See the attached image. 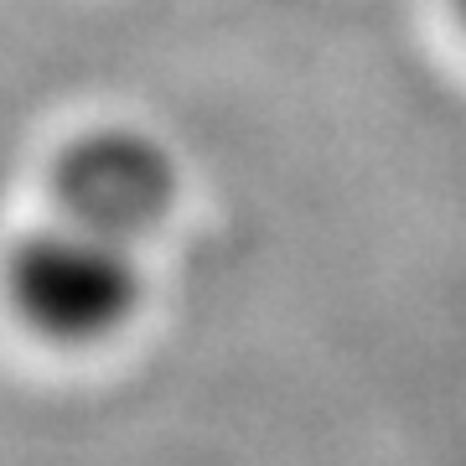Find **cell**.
I'll list each match as a JSON object with an SVG mask.
<instances>
[{"instance_id":"obj_1","label":"cell","mask_w":466,"mask_h":466,"mask_svg":"<svg viewBox=\"0 0 466 466\" xmlns=\"http://www.w3.org/2000/svg\"><path fill=\"white\" fill-rule=\"evenodd\" d=\"M5 300L36 337L57 348H99L140 317L146 269L130 244L57 218L11 244Z\"/></svg>"},{"instance_id":"obj_2","label":"cell","mask_w":466,"mask_h":466,"mask_svg":"<svg viewBox=\"0 0 466 466\" xmlns=\"http://www.w3.org/2000/svg\"><path fill=\"white\" fill-rule=\"evenodd\" d=\"M47 192L57 218L94 228L119 244H146L167 228L182 198V171L150 130L99 125L73 135L47 167Z\"/></svg>"},{"instance_id":"obj_3","label":"cell","mask_w":466,"mask_h":466,"mask_svg":"<svg viewBox=\"0 0 466 466\" xmlns=\"http://www.w3.org/2000/svg\"><path fill=\"white\" fill-rule=\"evenodd\" d=\"M451 11H456V21H461V32H466V0H451Z\"/></svg>"}]
</instances>
